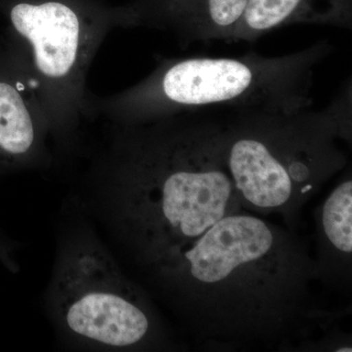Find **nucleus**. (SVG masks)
I'll return each mask as SVG.
<instances>
[{"label": "nucleus", "mask_w": 352, "mask_h": 352, "mask_svg": "<svg viewBox=\"0 0 352 352\" xmlns=\"http://www.w3.org/2000/svg\"><path fill=\"white\" fill-rule=\"evenodd\" d=\"M273 243L272 231L261 219L228 215L186 248L154 287L164 296L175 300L189 277L194 282L219 284L237 268L263 258L272 249Z\"/></svg>", "instance_id": "nucleus-5"}, {"label": "nucleus", "mask_w": 352, "mask_h": 352, "mask_svg": "<svg viewBox=\"0 0 352 352\" xmlns=\"http://www.w3.org/2000/svg\"><path fill=\"white\" fill-rule=\"evenodd\" d=\"M328 41L264 56L163 58L142 80L106 98L92 97L94 113L112 124L150 122L170 116L214 117L289 113L311 108L318 65L332 53Z\"/></svg>", "instance_id": "nucleus-2"}, {"label": "nucleus", "mask_w": 352, "mask_h": 352, "mask_svg": "<svg viewBox=\"0 0 352 352\" xmlns=\"http://www.w3.org/2000/svg\"><path fill=\"white\" fill-rule=\"evenodd\" d=\"M31 87V78L27 83L0 82V171L43 170L54 162L38 102L29 103L23 95Z\"/></svg>", "instance_id": "nucleus-6"}, {"label": "nucleus", "mask_w": 352, "mask_h": 352, "mask_svg": "<svg viewBox=\"0 0 352 352\" xmlns=\"http://www.w3.org/2000/svg\"><path fill=\"white\" fill-rule=\"evenodd\" d=\"M352 182H342L329 196L323 208V226L333 247L344 254L352 250Z\"/></svg>", "instance_id": "nucleus-8"}, {"label": "nucleus", "mask_w": 352, "mask_h": 352, "mask_svg": "<svg viewBox=\"0 0 352 352\" xmlns=\"http://www.w3.org/2000/svg\"><path fill=\"white\" fill-rule=\"evenodd\" d=\"M69 196L120 265L154 284L234 210L239 195L227 168L221 119L185 113L111 122Z\"/></svg>", "instance_id": "nucleus-1"}, {"label": "nucleus", "mask_w": 352, "mask_h": 352, "mask_svg": "<svg viewBox=\"0 0 352 352\" xmlns=\"http://www.w3.org/2000/svg\"><path fill=\"white\" fill-rule=\"evenodd\" d=\"M43 300L65 349L129 351L157 342V325L142 295L69 196L58 214L54 261Z\"/></svg>", "instance_id": "nucleus-3"}, {"label": "nucleus", "mask_w": 352, "mask_h": 352, "mask_svg": "<svg viewBox=\"0 0 352 352\" xmlns=\"http://www.w3.org/2000/svg\"><path fill=\"white\" fill-rule=\"evenodd\" d=\"M339 351H351V349H339Z\"/></svg>", "instance_id": "nucleus-9"}, {"label": "nucleus", "mask_w": 352, "mask_h": 352, "mask_svg": "<svg viewBox=\"0 0 352 352\" xmlns=\"http://www.w3.org/2000/svg\"><path fill=\"white\" fill-rule=\"evenodd\" d=\"M11 25L28 43L30 76L55 151H78L82 126L94 118L87 76L101 44L129 28L126 6L107 0H7Z\"/></svg>", "instance_id": "nucleus-4"}, {"label": "nucleus", "mask_w": 352, "mask_h": 352, "mask_svg": "<svg viewBox=\"0 0 352 352\" xmlns=\"http://www.w3.org/2000/svg\"><path fill=\"white\" fill-rule=\"evenodd\" d=\"M296 23L351 29L349 0H248L235 43H252L273 30Z\"/></svg>", "instance_id": "nucleus-7"}]
</instances>
